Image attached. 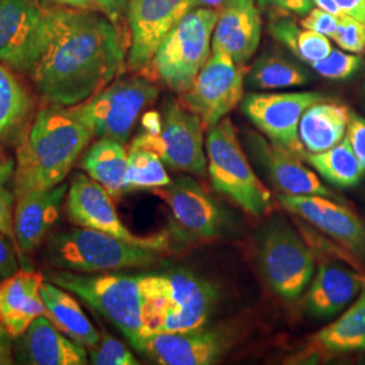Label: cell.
<instances>
[{
    "label": "cell",
    "mask_w": 365,
    "mask_h": 365,
    "mask_svg": "<svg viewBox=\"0 0 365 365\" xmlns=\"http://www.w3.org/2000/svg\"><path fill=\"white\" fill-rule=\"evenodd\" d=\"M351 119L349 108L334 101H322L310 106L300 118V143L307 153H321L339 144Z\"/></svg>",
    "instance_id": "d4e9b609"
},
{
    "label": "cell",
    "mask_w": 365,
    "mask_h": 365,
    "mask_svg": "<svg viewBox=\"0 0 365 365\" xmlns=\"http://www.w3.org/2000/svg\"><path fill=\"white\" fill-rule=\"evenodd\" d=\"M300 26L327 36L329 38H333L339 29V16L317 7L306 16H303Z\"/></svg>",
    "instance_id": "f35d334b"
},
{
    "label": "cell",
    "mask_w": 365,
    "mask_h": 365,
    "mask_svg": "<svg viewBox=\"0 0 365 365\" xmlns=\"http://www.w3.org/2000/svg\"><path fill=\"white\" fill-rule=\"evenodd\" d=\"M163 126V117L157 111H149L143 117V128L146 133L158 134Z\"/></svg>",
    "instance_id": "ee69618b"
},
{
    "label": "cell",
    "mask_w": 365,
    "mask_h": 365,
    "mask_svg": "<svg viewBox=\"0 0 365 365\" xmlns=\"http://www.w3.org/2000/svg\"><path fill=\"white\" fill-rule=\"evenodd\" d=\"M259 262L268 284L286 300L299 298L315 269L313 250L282 218H274L262 229Z\"/></svg>",
    "instance_id": "ba28073f"
},
{
    "label": "cell",
    "mask_w": 365,
    "mask_h": 365,
    "mask_svg": "<svg viewBox=\"0 0 365 365\" xmlns=\"http://www.w3.org/2000/svg\"><path fill=\"white\" fill-rule=\"evenodd\" d=\"M66 191V184H58L49 190L30 191L16 197L14 235L15 242L22 252L30 253L41 245L58 220Z\"/></svg>",
    "instance_id": "44dd1931"
},
{
    "label": "cell",
    "mask_w": 365,
    "mask_h": 365,
    "mask_svg": "<svg viewBox=\"0 0 365 365\" xmlns=\"http://www.w3.org/2000/svg\"><path fill=\"white\" fill-rule=\"evenodd\" d=\"M92 137L76 107L52 105L41 110L16 153V197L64 182Z\"/></svg>",
    "instance_id": "7a4b0ae2"
},
{
    "label": "cell",
    "mask_w": 365,
    "mask_h": 365,
    "mask_svg": "<svg viewBox=\"0 0 365 365\" xmlns=\"http://www.w3.org/2000/svg\"><path fill=\"white\" fill-rule=\"evenodd\" d=\"M48 282L90 304L102 314L122 334L134 349L143 341V292L140 276L128 274H81L66 269L48 274Z\"/></svg>",
    "instance_id": "8992f818"
},
{
    "label": "cell",
    "mask_w": 365,
    "mask_h": 365,
    "mask_svg": "<svg viewBox=\"0 0 365 365\" xmlns=\"http://www.w3.org/2000/svg\"><path fill=\"white\" fill-rule=\"evenodd\" d=\"M260 39L261 15L256 0H226L218 9L212 48L229 54L237 64H248Z\"/></svg>",
    "instance_id": "ffe728a7"
},
{
    "label": "cell",
    "mask_w": 365,
    "mask_h": 365,
    "mask_svg": "<svg viewBox=\"0 0 365 365\" xmlns=\"http://www.w3.org/2000/svg\"><path fill=\"white\" fill-rule=\"evenodd\" d=\"M158 88L146 78H118L76 107L93 137L126 144L146 106L153 103Z\"/></svg>",
    "instance_id": "9c48e42d"
},
{
    "label": "cell",
    "mask_w": 365,
    "mask_h": 365,
    "mask_svg": "<svg viewBox=\"0 0 365 365\" xmlns=\"http://www.w3.org/2000/svg\"><path fill=\"white\" fill-rule=\"evenodd\" d=\"M126 45L106 15L86 10L46 11V41L33 80L51 105H81L122 72Z\"/></svg>",
    "instance_id": "6da1fadb"
},
{
    "label": "cell",
    "mask_w": 365,
    "mask_h": 365,
    "mask_svg": "<svg viewBox=\"0 0 365 365\" xmlns=\"http://www.w3.org/2000/svg\"><path fill=\"white\" fill-rule=\"evenodd\" d=\"M230 346L227 331L203 327L148 336L135 351L160 365H210L218 363Z\"/></svg>",
    "instance_id": "e0dca14e"
},
{
    "label": "cell",
    "mask_w": 365,
    "mask_h": 365,
    "mask_svg": "<svg viewBox=\"0 0 365 365\" xmlns=\"http://www.w3.org/2000/svg\"><path fill=\"white\" fill-rule=\"evenodd\" d=\"M19 271L11 238L0 232V283Z\"/></svg>",
    "instance_id": "60d3db41"
},
{
    "label": "cell",
    "mask_w": 365,
    "mask_h": 365,
    "mask_svg": "<svg viewBox=\"0 0 365 365\" xmlns=\"http://www.w3.org/2000/svg\"><path fill=\"white\" fill-rule=\"evenodd\" d=\"M46 41V11L36 0H0V63L31 73Z\"/></svg>",
    "instance_id": "5bb4252c"
},
{
    "label": "cell",
    "mask_w": 365,
    "mask_h": 365,
    "mask_svg": "<svg viewBox=\"0 0 365 365\" xmlns=\"http://www.w3.org/2000/svg\"><path fill=\"white\" fill-rule=\"evenodd\" d=\"M52 1L69 6L78 10L103 14L117 26L119 22H122L125 14H128V0H52Z\"/></svg>",
    "instance_id": "8d00e7d4"
},
{
    "label": "cell",
    "mask_w": 365,
    "mask_h": 365,
    "mask_svg": "<svg viewBox=\"0 0 365 365\" xmlns=\"http://www.w3.org/2000/svg\"><path fill=\"white\" fill-rule=\"evenodd\" d=\"M205 131L200 118L180 102L170 101L165 106L160 133L143 131L133 140L130 149L149 150L172 170L205 176L207 170Z\"/></svg>",
    "instance_id": "8fae6325"
},
{
    "label": "cell",
    "mask_w": 365,
    "mask_h": 365,
    "mask_svg": "<svg viewBox=\"0 0 365 365\" xmlns=\"http://www.w3.org/2000/svg\"><path fill=\"white\" fill-rule=\"evenodd\" d=\"M249 69L211 46L207 63L188 90L180 93V103L200 118L205 130H209L242 102Z\"/></svg>",
    "instance_id": "30bf717a"
},
{
    "label": "cell",
    "mask_w": 365,
    "mask_h": 365,
    "mask_svg": "<svg viewBox=\"0 0 365 365\" xmlns=\"http://www.w3.org/2000/svg\"><path fill=\"white\" fill-rule=\"evenodd\" d=\"M15 161L13 158L0 160V188L6 187V184L14 179L15 175Z\"/></svg>",
    "instance_id": "f6af8a7d"
},
{
    "label": "cell",
    "mask_w": 365,
    "mask_h": 365,
    "mask_svg": "<svg viewBox=\"0 0 365 365\" xmlns=\"http://www.w3.org/2000/svg\"><path fill=\"white\" fill-rule=\"evenodd\" d=\"M364 90H365V86H364Z\"/></svg>",
    "instance_id": "f907efd6"
},
{
    "label": "cell",
    "mask_w": 365,
    "mask_h": 365,
    "mask_svg": "<svg viewBox=\"0 0 365 365\" xmlns=\"http://www.w3.org/2000/svg\"><path fill=\"white\" fill-rule=\"evenodd\" d=\"M91 363L95 365H138L134 354L117 339L105 334L92 348Z\"/></svg>",
    "instance_id": "e575fe53"
},
{
    "label": "cell",
    "mask_w": 365,
    "mask_h": 365,
    "mask_svg": "<svg viewBox=\"0 0 365 365\" xmlns=\"http://www.w3.org/2000/svg\"><path fill=\"white\" fill-rule=\"evenodd\" d=\"M364 66V60L361 56L349 54L333 49L330 54L321 61L313 63L314 71L329 80H346L357 73L361 66Z\"/></svg>",
    "instance_id": "836d02e7"
},
{
    "label": "cell",
    "mask_w": 365,
    "mask_h": 365,
    "mask_svg": "<svg viewBox=\"0 0 365 365\" xmlns=\"http://www.w3.org/2000/svg\"><path fill=\"white\" fill-rule=\"evenodd\" d=\"M14 195L6 187L0 188V232L15 240L13 215Z\"/></svg>",
    "instance_id": "b9f144b4"
},
{
    "label": "cell",
    "mask_w": 365,
    "mask_h": 365,
    "mask_svg": "<svg viewBox=\"0 0 365 365\" xmlns=\"http://www.w3.org/2000/svg\"><path fill=\"white\" fill-rule=\"evenodd\" d=\"M313 342L329 353L365 351V288L345 313L314 336Z\"/></svg>",
    "instance_id": "83f0119b"
},
{
    "label": "cell",
    "mask_w": 365,
    "mask_h": 365,
    "mask_svg": "<svg viewBox=\"0 0 365 365\" xmlns=\"http://www.w3.org/2000/svg\"><path fill=\"white\" fill-rule=\"evenodd\" d=\"M346 138L349 140L353 152L365 172V118L351 113V119L346 129Z\"/></svg>",
    "instance_id": "ab89813d"
},
{
    "label": "cell",
    "mask_w": 365,
    "mask_h": 365,
    "mask_svg": "<svg viewBox=\"0 0 365 365\" xmlns=\"http://www.w3.org/2000/svg\"><path fill=\"white\" fill-rule=\"evenodd\" d=\"M18 361L31 365H84V346L66 337L46 315H39L21 336Z\"/></svg>",
    "instance_id": "7402d4cb"
},
{
    "label": "cell",
    "mask_w": 365,
    "mask_h": 365,
    "mask_svg": "<svg viewBox=\"0 0 365 365\" xmlns=\"http://www.w3.org/2000/svg\"><path fill=\"white\" fill-rule=\"evenodd\" d=\"M140 286L143 339L206 327L218 299L217 288L188 271L140 276Z\"/></svg>",
    "instance_id": "3957f363"
},
{
    "label": "cell",
    "mask_w": 365,
    "mask_h": 365,
    "mask_svg": "<svg viewBox=\"0 0 365 365\" xmlns=\"http://www.w3.org/2000/svg\"><path fill=\"white\" fill-rule=\"evenodd\" d=\"M206 155L210 180L215 191L232 199L250 215L261 217L269 211L271 191L250 165L230 118H223L207 130Z\"/></svg>",
    "instance_id": "5b68a950"
},
{
    "label": "cell",
    "mask_w": 365,
    "mask_h": 365,
    "mask_svg": "<svg viewBox=\"0 0 365 365\" xmlns=\"http://www.w3.org/2000/svg\"><path fill=\"white\" fill-rule=\"evenodd\" d=\"M41 298L45 306V315L66 337L90 349L99 344L101 336L98 330L66 289L51 282L42 283Z\"/></svg>",
    "instance_id": "484cf974"
},
{
    "label": "cell",
    "mask_w": 365,
    "mask_h": 365,
    "mask_svg": "<svg viewBox=\"0 0 365 365\" xmlns=\"http://www.w3.org/2000/svg\"><path fill=\"white\" fill-rule=\"evenodd\" d=\"M153 191L170 207L173 221L170 233L185 240H210L223 230V211L194 179L179 178Z\"/></svg>",
    "instance_id": "2e32d148"
},
{
    "label": "cell",
    "mask_w": 365,
    "mask_h": 365,
    "mask_svg": "<svg viewBox=\"0 0 365 365\" xmlns=\"http://www.w3.org/2000/svg\"><path fill=\"white\" fill-rule=\"evenodd\" d=\"M331 39L346 52L363 54L365 53V25L349 15L341 14L337 33Z\"/></svg>",
    "instance_id": "d590c367"
},
{
    "label": "cell",
    "mask_w": 365,
    "mask_h": 365,
    "mask_svg": "<svg viewBox=\"0 0 365 365\" xmlns=\"http://www.w3.org/2000/svg\"><path fill=\"white\" fill-rule=\"evenodd\" d=\"M279 202L365 262V225L352 210L327 196L280 194Z\"/></svg>",
    "instance_id": "ac0fdd59"
},
{
    "label": "cell",
    "mask_w": 365,
    "mask_h": 365,
    "mask_svg": "<svg viewBox=\"0 0 365 365\" xmlns=\"http://www.w3.org/2000/svg\"><path fill=\"white\" fill-rule=\"evenodd\" d=\"M66 215L80 227L93 229L114 235L123 241L170 252L172 235L168 230L153 235H137L118 217L111 195L103 185L90 176L76 173L66 196Z\"/></svg>",
    "instance_id": "4fadbf2b"
},
{
    "label": "cell",
    "mask_w": 365,
    "mask_h": 365,
    "mask_svg": "<svg viewBox=\"0 0 365 365\" xmlns=\"http://www.w3.org/2000/svg\"><path fill=\"white\" fill-rule=\"evenodd\" d=\"M10 339H11V337H10L7 329H6L3 321H1V318H0V341H3V342H6V344H10Z\"/></svg>",
    "instance_id": "681fc988"
},
{
    "label": "cell",
    "mask_w": 365,
    "mask_h": 365,
    "mask_svg": "<svg viewBox=\"0 0 365 365\" xmlns=\"http://www.w3.org/2000/svg\"><path fill=\"white\" fill-rule=\"evenodd\" d=\"M339 11L365 25V0H334Z\"/></svg>",
    "instance_id": "7bdbcfd3"
},
{
    "label": "cell",
    "mask_w": 365,
    "mask_h": 365,
    "mask_svg": "<svg viewBox=\"0 0 365 365\" xmlns=\"http://www.w3.org/2000/svg\"><path fill=\"white\" fill-rule=\"evenodd\" d=\"M81 167L91 179L103 185L113 197H119L126 192L128 153L123 144L111 138H99L87 150Z\"/></svg>",
    "instance_id": "4316f807"
},
{
    "label": "cell",
    "mask_w": 365,
    "mask_h": 365,
    "mask_svg": "<svg viewBox=\"0 0 365 365\" xmlns=\"http://www.w3.org/2000/svg\"><path fill=\"white\" fill-rule=\"evenodd\" d=\"M259 9L269 15L306 16L314 9V0H256Z\"/></svg>",
    "instance_id": "74e56055"
},
{
    "label": "cell",
    "mask_w": 365,
    "mask_h": 365,
    "mask_svg": "<svg viewBox=\"0 0 365 365\" xmlns=\"http://www.w3.org/2000/svg\"><path fill=\"white\" fill-rule=\"evenodd\" d=\"M43 274L18 271L0 283V318L11 339L21 337L27 327L45 315L41 298Z\"/></svg>",
    "instance_id": "603a6c76"
},
{
    "label": "cell",
    "mask_w": 365,
    "mask_h": 365,
    "mask_svg": "<svg viewBox=\"0 0 365 365\" xmlns=\"http://www.w3.org/2000/svg\"><path fill=\"white\" fill-rule=\"evenodd\" d=\"M218 10L192 9L170 30L146 69L179 95L188 90L211 54Z\"/></svg>",
    "instance_id": "52a82bcc"
},
{
    "label": "cell",
    "mask_w": 365,
    "mask_h": 365,
    "mask_svg": "<svg viewBox=\"0 0 365 365\" xmlns=\"http://www.w3.org/2000/svg\"><path fill=\"white\" fill-rule=\"evenodd\" d=\"M194 9V0H128L130 48L126 66L145 71L173 27Z\"/></svg>",
    "instance_id": "9a60e30c"
},
{
    "label": "cell",
    "mask_w": 365,
    "mask_h": 365,
    "mask_svg": "<svg viewBox=\"0 0 365 365\" xmlns=\"http://www.w3.org/2000/svg\"><path fill=\"white\" fill-rule=\"evenodd\" d=\"M226 0H194V9L218 10Z\"/></svg>",
    "instance_id": "c3c4849f"
},
{
    "label": "cell",
    "mask_w": 365,
    "mask_h": 365,
    "mask_svg": "<svg viewBox=\"0 0 365 365\" xmlns=\"http://www.w3.org/2000/svg\"><path fill=\"white\" fill-rule=\"evenodd\" d=\"M13 364L10 344L0 341V365Z\"/></svg>",
    "instance_id": "7dc6e473"
},
{
    "label": "cell",
    "mask_w": 365,
    "mask_h": 365,
    "mask_svg": "<svg viewBox=\"0 0 365 365\" xmlns=\"http://www.w3.org/2000/svg\"><path fill=\"white\" fill-rule=\"evenodd\" d=\"M31 107L33 102L26 88L0 64V141L11 140L21 130Z\"/></svg>",
    "instance_id": "1f68e13d"
},
{
    "label": "cell",
    "mask_w": 365,
    "mask_h": 365,
    "mask_svg": "<svg viewBox=\"0 0 365 365\" xmlns=\"http://www.w3.org/2000/svg\"><path fill=\"white\" fill-rule=\"evenodd\" d=\"M269 33L295 57L307 64L324 60L333 51L327 36L303 29L292 15H269Z\"/></svg>",
    "instance_id": "f1b7e54d"
},
{
    "label": "cell",
    "mask_w": 365,
    "mask_h": 365,
    "mask_svg": "<svg viewBox=\"0 0 365 365\" xmlns=\"http://www.w3.org/2000/svg\"><path fill=\"white\" fill-rule=\"evenodd\" d=\"M247 144L255 161L282 194L334 196V192L321 182L317 173L303 164L300 157L276 146L253 131L247 134Z\"/></svg>",
    "instance_id": "d6986e66"
},
{
    "label": "cell",
    "mask_w": 365,
    "mask_h": 365,
    "mask_svg": "<svg viewBox=\"0 0 365 365\" xmlns=\"http://www.w3.org/2000/svg\"><path fill=\"white\" fill-rule=\"evenodd\" d=\"M304 161L309 163L327 182L339 188L357 187L365 175L346 135L339 144L325 152L306 153Z\"/></svg>",
    "instance_id": "f546056e"
},
{
    "label": "cell",
    "mask_w": 365,
    "mask_h": 365,
    "mask_svg": "<svg viewBox=\"0 0 365 365\" xmlns=\"http://www.w3.org/2000/svg\"><path fill=\"white\" fill-rule=\"evenodd\" d=\"M161 253L164 252L123 241L105 232L78 227L52 235L45 256L57 269L102 274L150 265Z\"/></svg>",
    "instance_id": "277c9868"
},
{
    "label": "cell",
    "mask_w": 365,
    "mask_h": 365,
    "mask_svg": "<svg viewBox=\"0 0 365 365\" xmlns=\"http://www.w3.org/2000/svg\"><path fill=\"white\" fill-rule=\"evenodd\" d=\"M310 80L309 73L287 57L265 53L249 69L247 81L259 90H282L300 87Z\"/></svg>",
    "instance_id": "4dcf8cb0"
},
{
    "label": "cell",
    "mask_w": 365,
    "mask_h": 365,
    "mask_svg": "<svg viewBox=\"0 0 365 365\" xmlns=\"http://www.w3.org/2000/svg\"><path fill=\"white\" fill-rule=\"evenodd\" d=\"M365 288V276L336 265L322 264L304 299L306 312L317 319L341 313Z\"/></svg>",
    "instance_id": "cb8c5ba5"
},
{
    "label": "cell",
    "mask_w": 365,
    "mask_h": 365,
    "mask_svg": "<svg viewBox=\"0 0 365 365\" xmlns=\"http://www.w3.org/2000/svg\"><path fill=\"white\" fill-rule=\"evenodd\" d=\"M314 6H317L318 9L327 11V13L333 14L336 16L341 15L339 6L336 4L334 0H314Z\"/></svg>",
    "instance_id": "bcb514c9"
},
{
    "label": "cell",
    "mask_w": 365,
    "mask_h": 365,
    "mask_svg": "<svg viewBox=\"0 0 365 365\" xmlns=\"http://www.w3.org/2000/svg\"><path fill=\"white\" fill-rule=\"evenodd\" d=\"M170 175L161 158L143 149H130L128 155V170L125 176L126 191L157 190L170 185Z\"/></svg>",
    "instance_id": "d6a6232c"
},
{
    "label": "cell",
    "mask_w": 365,
    "mask_h": 365,
    "mask_svg": "<svg viewBox=\"0 0 365 365\" xmlns=\"http://www.w3.org/2000/svg\"><path fill=\"white\" fill-rule=\"evenodd\" d=\"M329 99L321 92H252L242 99V111L272 144L304 161L307 150L299 138L300 118L314 103Z\"/></svg>",
    "instance_id": "7c38bea8"
}]
</instances>
